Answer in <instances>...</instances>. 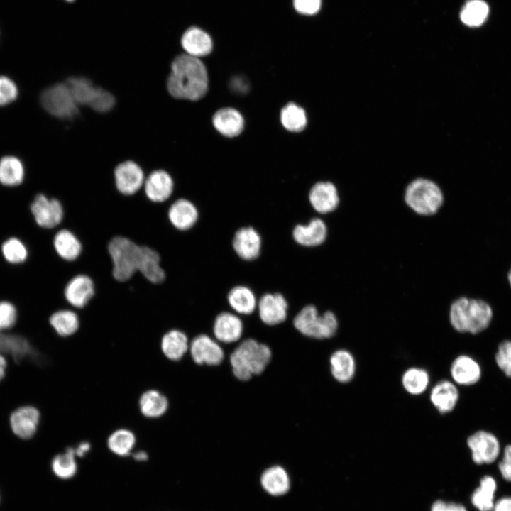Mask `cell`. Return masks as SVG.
<instances>
[{"label":"cell","instance_id":"6da1fadb","mask_svg":"<svg viewBox=\"0 0 511 511\" xmlns=\"http://www.w3.org/2000/svg\"><path fill=\"white\" fill-rule=\"evenodd\" d=\"M208 86L207 70L199 58L184 53L173 60L167 80V91L172 97L197 101L204 97Z\"/></svg>","mask_w":511,"mask_h":511},{"label":"cell","instance_id":"7a4b0ae2","mask_svg":"<svg viewBox=\"0 0 511 511\" xmlns=\"http://www.w3.org/2000/svg\"><path fill=\"white\" fill-rule=\"evenodd\" d=\"M493 309L485 301L466 296L454 299L448 310L452 328L459 333L478 334L486 329L493 319Z\"/></svg>","mask_w":511,"mask_h":511},{"label":"cell","instance_id":"3957f363","mask_svg":"<svg viewBox=\"0 0 511 511\" xmlns=\"http://www.w3.org/2000/svg\"><path fill=\"white\" fill-rule=\"evenodd\" d=\"M151 250V248L140 246L126 237H114L108 245L114 278L119 282H126L136 271L141 273Z\"/></svg>","mask_w":511,"mask_h":511},{"label":"cell","instance_id":"277c9868","mask_svg":"<svg viewBox=\"0 0 511 511\" xmlns=\"http://www.w3.org/2000/svg\"><path fill=\"white\" fill-rule=\"evenodd\" d=\"M404 202L414 214L421 216H432L437 214L444 203V194L434 180L417 177L406 186Z\"/></svg>","mask_w":511,"mask_h":511},{"label":"cell","instance_id":"5b68a950","mask_svg":"<svg viewBox=\"0 0 511 511\" xmlns=\"http://www.w3.org/2000/svg\"><path fill=\"white\" fill-rule=\"evenodd\" d=\"M272 357L270 348L253 339L243 341L230 356L233 373L240 380H248L260 374Z\"/></svg>","mask_w":511,"mask_h":511},{"label":"cell","instance_id":"8992f818","mask_svg":"<svg viewBox=\"0 0 511 511\" xmlns=\"http://www.w3.org/2000/svg\"><path fill=\"white\" fill-rule=\"evenodd\" d=\"M293 324L304 336L324 339L336 334L339 322L334 312L328 309L320 314L315 305L307 304L295 316Z\"/></svg>","mask_w":511,"mask_h":511},{"label":"cell","instance_id":"52a82bcc","mask_svg":"<svg viewBox=\"0 0 511 511\" xmlns=\"http://www.w3.org/2000/svg\"><path fill=\"white\" fill-rule=\"evenodd\" d=\"M40 101L49 114L59 119H72L79 113V105L66 82L45 89L41 94Z\"/></svg>","mask_w":511,"mask_h":511},{"label":"cell","instance_id":"ba28073f","mask_svg":"<svg viewBox=\"0 0 511 511\" xmlns=\"http://www.w3.org/2000/svg\"><path fill=\"white\" fill-rule=\"evenodd\" d=\"M30 210L36 224L45 229H58L65 217L62 202L56 197L43 193L37 194L33 199Z\"/></svg>","mask_w":511,"mask_h":511},{"label":"cell","instance_id":"9c48e42d","mask_svg":"<svg viewBox=\"0 0 511 511\" xmlns=\"http://www.w3.org/2000/svg\"><path fill=\"white\" fill-rule=\"evenodd\" d=\"M471 451L472 459L476 464L491 463L498 457L500 445L498 438L491 432L479 430L467 439Z\"/></svg>","mask_w":511,"mask_h":511},{"label":"cell","instance_id":"30bf717a","mask_svg":"<svg viewBox=\"0 0 511 511\" xmlns=\"http://www.w3.org/2000/svg\"><path fill=\"white\" fill-rule=\"evenodd\" d=\"M308 198L312 209L321 215L334 212L341 202L337 187L329 180L314 183L309 192Z\"/></svg>","mask_w":511,"mask_h":511},{"label":"cell","instance_id":"8fae6325","mask_svg":"<svg viewBox=\"0 0 511 511\" xmlns=\"http://www.w3.org/2000/svg\"><path fill=\"white\" fill-rule=\"evenodd\" d=\"M114 175L116 187L123 195L136 193L145 182L143 170L131 160L119 163L115 167Z\"/></svg>","mask_w":511,"mask_h":511},{"label":"cell","instance_id":"7c38bea8","mask_svg":"<svg viewBox=\"0 0 511 511\" xmlns=\"http://www.w3.org/2000/svg\"><path fill=\"white\" fill-rule=\"evenodd\" d=\"M189 351L197 364L216 366L220 364L224 353L220 345L206 334L197 336L189 344Z\"/></svg>","mask_w":511,"mask_h":511},{"label":"cell","instance_id":"4fadbf2b","mask_svg":"<svg viewBox=\"0 0 511 511\" xmlns=\"http://www.w3.org/2000/svg\"><path fill=\"white\" fill-rule=\"evenodd\" d=\"M329 235V228L324 219L314 217L306 224H298L292 231L296 243L305 247H318L325 243Z\"/></svg>","mask_w":511,"mask_h":511},{"label":"cell","instance_id":"5bb4252c","mask_svg":"<svg viewBox=\"0 0 511 511\" xmlns=\"http://www.w3.org/2000/svg\"><path fill=\"white\" fill-rule=\"evenodd\" d=\"M257 308L261 321L273 326L286 319L288 304L285 297L280 293H266L258 301Z\"/></svg>","mask_w":511,"mask_h":511},{"label":"cell","instance_id":"9a60e30c","mask_svg":"<svg viewBox=\"0 0 511 511\" xmlns=\"http://www.w3.org/2000/svg\"><path fill=\"white\" fill-rule=\"evenodd\" d=\"M94 295V282L90 277L84 274L72 278L63 289L66 302L77 308L85 307Z\"/></svg>","mask_w":511,"mask_h":511},{"label":"cell","instance_id":"2e32d148","mask_svg":"<svg viewBox=\"0 0 511 511\" xmlns=\"http://www.w3.org/2000/svg\"><path fill=\"white\" fill-rule=\"evenodd\" d=\"M233 248L241 258L253 260L258 257L260 253V236L251 226L242 227L234 234Z\"/></svg>","mask_w":511,"mask_h":511},{"label":"cell","instance_id":"e0dca14e","mask_svg":"<svg viewBox=\"0 0 511 511\" xmlns=\"http://www.w3.org/2000/svg\"><path fill=\"white\" fill-rule=\"evenodd\" d=\"M40 412L34 407L23 406L16 410L10 417L13 432L21 439H29L36 432Z\"/></svg>","mask_w":511,"mask_h":511},{"label":"cell","instance_id":"ac0fdd59","mask_svg":"<svg viewBox=\"0 0 511 511\" xmlns=\"http://www.w3.org/2000/svg\"><path fill=\"white\" fill-rule=\"evenodd\" d=\"M143 186L148 199L153 202L160 203L171 196L174 183L172 177L165 170H157L148 176Z\"/></svg>","mask_w":511,"mask_h":511},{"label":"cell","instance_id":"d6986e66","mask_svg":"<svg viewBox=\"0 0 511 511\" xmlns=\"http://www.w3.org/2000/svg\"><path fill=\"white\" fill-rule=\"evenodd\" d=\"M181 45L186 54L199 58L211 53L213 41L205 31L197 26H192L182 34Z\"/></svg>","mask_w":511,"mask_h":511},{"label":"cell","instance_id":"ffe728a7","mask_svg":"<svg viewBox=\"0 0 511 511\" xmlns=\"http://www.w3.org/2000/svg\"><path fill=\"white\" fill-rule=\"evenodd\" d=\"M1 353L11 356L16 362L24 358H38L36 351L25 336L9 331H0Z\"/></svg>","mask_w":511,"mask_h":511},{"label":"cell","instance_id":"44dd1931","mask_svg":"<svg viewBox=\"0 0 511 511\" xmlns=\"http://www.w3.org/2000/svg\"><path fill=\"white\" fill-rule=\"evenodd\" d=\"M243 325L241 319L236 314L224 312L215 318L213 333L215 338L223 343H233L242 336Z\"/></svg>","mask_w":511,"mask_h":511},{"label":"cell","instance_id":"7402d4cb","mask_svg":"<svg viewBox=\"0 0 511 511\" xmlns=\"http://www.w3.org/2000/svg\"><path fill=\"white\" fill-rule=\"evenodd\" d=\"M450 373L456 383L469 386L476 384L480 380L481 368L478 363L471 356L461 355L452 362Z\"/></svg>","mask_w":511,"mask_h":511},{"label":"cell","instance_id":"603a6c76","mask_svg":"<svg viewBox=\"0 0 511 511\" xmlns=\"http://www.w3.org/2000/svg\"><path fill=\"white\" fill-rule=\"evenodd\" d=\"M167 217L175 228L180 231H187L197 221L199 212L192 202L180 198L172 204L167 211Z\"/></svg>","mask_w":511,"mask_h":511},{"label":"cell","instance_id":"cb8c5ba5","mask_svg":"<svg viewBox=\"0 0 511 511\" xmlns=\"http://www.w3.org/2000/svg\"><path fill=\"white\" fill-rule=\"evenodd\" d=\"M430 400L441 414L451 412L456 407L459 392L456 385L447 380L438 382L432 389Z\"/></svg>","mask_w":511,"mask_h":511},{"label":"cell","instance_id":"d4e9b609","mask_svg":"<svg viewBox=\"0 0 511 511\" xmlns=\"http://www.w3.org/2000/svg\"><path fill=\"white\" fill-rule=\"evenodd\" d=\"M212 123L221 135L231 138L238 136L244 128L243 116L238 111L231 107L216 111L212 117Z\"/></svg>","mask_w":511,"mask_h":511},{"label":"cell","instance_id":"484cf974","mask_svg":"<svg viewBox=\"0 0 511 511\" xmlns=\"http://www.w3.org/2000/svg\"><path fill=\"white\" fill-rule=\"evenodd\" d=\"M53 248L62 260L74 261L81 254L82 246L79 238L67 229H58L53 238Z\"/></svg>","mask_w":511,"mask_h":511},{"label":"cell","instance_id":"4316f807","mask_svg":"<svg viewBox=\"0 0 511 511\" xmlns=\"http://www.w3.org/2000/svg\"><path fill=\"white\" fill-rule=\"evenodd\" d=\"M329 362L331 375L336 380L346 383L353 379L356 373V361L350 351L346 349L335 351Z\"/></svg>","mask_w":511,"mask_h":511},{"label":"cell","instance_id":"83f0119b","mask_svg":"<svg viewBox=\"0 0 511 511\" xmlns=\"http://www.w3.org/2000/svg\"><path fill=\"white\" fill-rule=\"evenodd\" d=\"M263 489L270 495H280L290 488V479L286 471L280 466L266 469L260 478Z\"/></svg>","mask_w":511,"mask_h":511},{"label":"cell","instance_id":"f1b7e54d","mask_svg":"<svg viewBox=\"0 0 511 511\" xmlns=\"http://www.w3.org/2000/svg\"><path fill=\"white\" fill-rule=\"evenodd\" d=\"M188 339L185 333L172 329L165 334L161 339V349L164 355L172 361L181 359L189 349Z\"/></svg>","mask_w":511,"mask_h":511},{"label":"cell","instance_id":"f546056e","mask_svg":"<svg viewBox=\"0 0 511 511\" xmlns=\"http://www.w3.org/2000/svg\"><path fill=\"white\" fill-rule=\"evenodd\" d=\"M25 171L21 160L13 156L0 160V184L6 187H16L24 182Z\"/></svg>","mask_w":511,"mask_h":511},{"label":"cell","instance_id":"4dcf8cb0","mask_svg":"<svg viewBox=\"0 0 511 511\" xmlns=\"http://www.w3.org/2000/svg\"><path fill=\"white\" fill-rule=\"evenodd\" d=\"M227 300L230 307L241 314H250L257 307L256 295L246 286L238 285L233 287L228 293Z\"/></svg>","mask_w":511,"mask_h":511},{"label":"cell","instance_id":"1f68e13d","mask_svg":"<svg viewBox=\"0 0 511 511\" xmlns=\"http://www.w3.org/2000/svg\"><path fill=\"white\" fill-rule=\"evenodd\" d=\"M65 82L70 87L77 104L90 107L100 87H96L89 79L84 77H71Z\"/></svg>","mask_w":511,"mask_h":511},{"label":"cell","instance_id":"d6a6232c","mask_svg":"<svg viewBox=\"0 0 511 511\" xmlns=\"http://www.w3.org/2000/svg\"><path fill=\"white\" fill-rule=\"evenodd\" d=\"M48 322L56 334L61 336H68L75 334L79 326L77 314L67 309H59L53 312Z\"/></svg>","mask_w":511,"mask_h":511},{"label":"cell","instance_id":"836d02e7","mask_svg":"<svg viewBox=\"0 0 511 511\" xmlns=\"http://www.w3.org/2000/svg\"><path fill=\"white\" fill-rule=\"evenodd\" d=\"M142 414L149 418H157L165 413L168 407L166 397L158 390L145 392L139 400Z\"/></svg>","mask_w":511,"mask_h":511},{"label":"cell","instance_id":"e575fe53","mask_svg":"<svg viewBox=\"0 0 511 511\" xmlns=\"http://www.w3.org/2000/svg\"><path fill=\"white\" fill-rule=\"evenodd\" d=\"M496 482L490 476H484L480 482V486L473 493L471 502L479 511H492L494 507V495Z\"/></svg>","mask_w":511,"mask_h":511},{"label":"cell","instance_id":"d590c367","mask_svg":"<svg viewBox=\"0 0 511 511\" xmlns=\"http://www.w3.org/2000/svg\"><path fill=\"white\" fill-rule=\"evenodd\" d=\"M489 7L483 0H469L462 8L460 13L461 21L469 27H478L487 19Z\"/></svg>","mask_w":511,"mask_h":511},{"label":"cell","instance_id":"8d00e7d4","mask_svg":"<svg viewBox=\"0 0 511 511\" xmlns=\"http://www.w3.org/2000/svg\"><path fill=\"white\" fill-rule=\"evenodd\" d=\"M280 121L283 127L290 131H303L307 124V117L304 109L296 104L290 102L280 111Z\"/></svg>","mask_w":511,"mask_h":511},{"label":"cell","instance_id":"74e56055","mask_svg":"<svg viewBox=\"0 0 511 511\" xmlns=\"http://www.w3.org/2000/svg\"><path fill=\"white\" fill-rule=\"evenodd\" d=\"M429 383V375L427 371L420 368H410L405 371L402 377L404 389L413 395L424 392Z\"/></svg>","mask_w":511,"mask_h":511},{"label":"cell","instance_id":"f35d334b","mask_svg":"<svg viewBox=\"0 0 511 511\" xmlns=\"http://www.w3.org/2000/svg\"><path fill=\"white\" fill-rule=\"evenodd\" d=\"M109 449L115 454L126 456L130 454L136 444L134 434L128 429H121L114 432L108 439Z\"/></svg>","mask_w":511,"mask_h":511},{"label":"cell","instance_id":"ab89813d","mask_svg":"<svg viewBox=\"0 0 511 511\" xmlns=\"http://www.w3.org/2000/svg\"><path fill=\"white\" fill-rule=\"evenodd\" d=\"M73 448H68L63 454L56 455L51 463L53 473L60 478L68 479L75 476L77 466Z\"/></svg>","mask_w":511,"mask_h":511},{"label":"cell","instance_id":"60d3db41","mask_svg":"<svg viewBox=\"0 0 511 511\" xmlns=\"http://www.w3.org/2000/svg\"><path fill=\"white\" fill-rule=\"evenodd\" d=\"M1 253L6 262L17 265L23 263L28 257V249L21 240L11 237L1 245Z\"/></svg>","mask_w":511,"mask_h":511},{"label":"cell","instance_id":"b9f144b4","mask_svg":"<svg viewBox=\"0 0 511 511\" xmlns=\"http://www.w3.org/2000/svg\"><path fill=\"white\" fill-rule=\"evenodd\" d=\"M18 311L9 301H0V331H9L16 324Z\"/></svg>","mask_w":511,"mask_h":511},{"label":"cell","instance_id":"7bdbcfd3","mask_svg":"<svg viewBox=\"0 0 511 511\" xmlns=\"http://www.w3.org/2000/svg\"><path fill=\"white\" fill-rule=\"evenodd\" d=\"M495 361L500 369L511 378V341L505 340L499 344Z\"/></svg>","mask_w":511,"mask_h":511},{"label":"cell","instance_id":"ee69618b","mask_svg":"<svg viewBox=\"0 0 511 511\" xmlns=\"http://www.w3.org/2000/svg\"><path fill=\"white\" fill-rule=\"evenodd\" d=\"M115 104L116 99L114 95L110 92L100 87L99 93L90 108L95 111L105 113L111 110Z\"/></svg>","mask_w":511,"mask_h":511},{"label":"cell","instance_id":"f6af8a7d","mask_svg":"<svg viewBox=\"0 0 511 511\" xmlns=\"http://www.w3.org/2000/svg\"><path fill=\"white\" fill-rule=\"evenodd\" d=\"M18 95L16 84L6 76H0V106L14 101Z\"/></svg>","mask_w":511,"mask_h":511},{"label":"cell","instance_id":"bcb514c9","mask_svg":"<svg viewBox=\"0 0 511 511\" xmlns=\"http://www.w3.org/2000/svg\"><path fill=\"white\" fill-rule=\"evenodd\" d=\"M295 10L304 16H313L319 12L322 0H292Z\"/></svg>","mask_w":511,"mask_h":511},{"label":"cell","instance_id":"7dc6e473","mask_svg":"<svg viewBox=\"0 0 511 511\" xmlns=\"http://www.w3.org/2000/svg\"><path fill=\"white\" fill-rule=\"evenodd\" d=\"M498 468L502 478L511 482V444H508L505 447L503 456L498 464Z\"/></svg>","mask_w":511,"mask_h":511},{"label":"cell","instance_id":"c3c4849f","mask_svg":"<svg viewBox=\"0 0 511 511\" xmlns=\"http://www.w3.org/2000/svg\"><path fill=\"white\" fill-rule=\"evenodd\" d=\"M432 511H467L464 506L454 502L436 501L432 507Z\"/></svg>","mask_w":511,"mask_h":511},{"label":"cell","instance_id":"681fc988","mask_svg":"<svg viewBox=\"0 0 511 511\" xmlns=\"http://www.w3.org/2000/svg\"><path fill=\"white\" fill-rule=\"evenodd\" d=\"M493 511H511V498L505 497L500 499L495 505Z\"/></svg>","mask_w":511,"mask_h":511},{"label":"cell","instance_id":"f907efd6","mask_svg":"<svg viewBox=\"0 0 511 511\" xmlns=\"http://www.w3.org/2000/svg\"><path fill=\"white\" fill-rule=\"evenodd\" d=\"M231 85L233 86V89L235 90H238V92H244L247 90L248 85L243 80V79H241L240 77H237L233 79L232 81Z\"/></svg>","mask_w":511,"mask_h":511},{"label":"cell","instance_id":"816d5d0a","mask_svg":"<svg viewBox=\"0 0 511 511\" xmlns=\"http://www.w3.org/2000/svg\"><path fill=\"white\" fill-rule=\"evenodd\" d=\"M90 447L91 446L89 442L84 441L80 443L76 449H74L75 455H77L78 456H84L87 451H89Z\"/></svg>","mask_w":511,"mask_h":511},{"label":"cell","instance_id":"f5cc1de1","mask_svg":"<svg viewBox=\"0 0 511 511\" xmlns=\"http://www.w3.org/2000/svg\"><path fill=\"white\" fill-rule=\"evenodd\" d=\"M6 362L4 357L0 353V380L4 377Z\"/></svg>","mask_w":511,"mask_h":511},{"label":"cell","instance_id":"db71d44e","mask_svg":"<svg viewBox=\"0 0 511 511\" xmlns=\"http://www.w3.org/2000/svg\"><path fill=\"white\" fill-rule=\"evenodd\" d=\"M133 457L136 461H145L148 458V455L145 452L140 451L134 454Z\"/></svg>","mask_w":511,"mask_h":511},{"label":"cell","instance_id":"11a10c76","mask_svg":"<svg viewBox=\"0 0 511 511\" xmlns=\"http://www.w3.org/2000/svg\"><path fill=\"white\" fill-rule=\"evenodd\" d=\"M507 280H508L509 284H510V287H511V268H510V270L508 271V273H507Z\"/></svg>","mask_w":511,"mask_h":511},{"label":"cell","instance_id":"9f6ffc18","mask_svg":"<svg viewBox=\"0 0 511 511\" xmlns=\"http://www.w3.org/2000/svg\"><path fill=\"white\" fill-rule=\"evenodd\" d=\"M66 1H68V2H72V1H75V0H66Z\"/></svg>","mask_w":511,"mask_h":511}]
</instances>
